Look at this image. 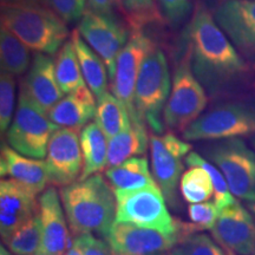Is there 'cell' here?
Masks as SVG:
<instances>
[{
  "label": "cell",
  "instance_id": "obj_1",
  "mask_svg": "<svg viewBox=\"0 0 255 255\" xmlns=\"http://www.w3.org/2000/svg\"><path fill=\"white\" fill-rule=\"evenodd\" d=\"M184 37L191 70L212 96L240 81L246 72L244 59L206 7L197 8Z\"/></svg>",
  "mask_w": 255,
  "mask_h": 255
},
{
  "label": "cell",
  "instance_id": "obj_2",
  "mask_svg": "<svg viewBox=\"0 0 255 255\" xmlns=\"http://www.w3.org/2000/svg\"><path fill=\"white\" fill-rule=\"evenodd\" d=\"M63 208L73 237L97 234L107 240L116 218V199L100 173L62 188Z\"/></svg>",
  "mask_w": 255,
  "mask_h": 255
},
{
  "label": "cell",
  "instance_id": "obj_3",
  "mask_svg": "<svg viewBox=\"0 0 255 255\" xmlns=\"http://www.w3.org/2000/svg\"><path fill=\"white\" fill-rule=\"evenodd\" d=\"M1 25L45 55H55L69 36L65 21L43 5H1Z\"/></svg>",
  "mask_w": 255,
  "mask_h": 255
},
{
  "label": "cell",
  "instance_id": "obj_4",
  "mask_svg": "<svg viewBox=\"0 0 255 255\" xmlns=\"http://www.w3.org/2000/svg\"><path fill=\"white\" fill-rule=\"evenodd\" d=\"M170 73L163 51L154 46L143 60L135 89L139 119L156 133L163 132L162 111L170 95Z\"/></svg>",
  "mask_w": 255,
  "mask_h": 255
},
{
  "label": "cell",
  "instance_id": "obj_5",
  "mask_svg": "<svg viewBox=\"0 0 255 255\" xmlns=\"http://www.w3.org/2000/svg\"><path fill=\"white\" fill-rule=\"evenodd\" d=\"M202 152L221 170L233 195L255 202V152L244 139H215L203 146Z\"/></svg>",
  "mask_w": 255,
  "mask_h": 255
},
{
  "label": "cell",
  "instance_id": "obj_6",
  "mask_svg": "<svg viewBox=\"0 0 255 255\" xmlns=\"http://www.w3.org/2000/svg\"><path fill=\"white\" fill-rule=\"evenodd\" d=\"M58 129L20 85L17 109L6 133L8 145L27 157L43 159L47 155L51 136Z\"/></svg>",
  "mask_w": 255,
  "mask_h": 255
},
{
  "label": "cell",
  "instance_id": "obj_7",
  "mask_svg": "<svg viewBox=\"0 0 255 255\" xmlns=\"http://www.w3.org/2000/svg\"><path fill=\"white\" fill-rule=\"evenodd\" d=\"M255 135V103L228 102L202 114L182 133L186 141H215Z\"/></svg>",
  "mask_w": 255,
  "mask_h": 255
},
{
  "label": "cell",
  "instance_id": "obj_8",
  "mask_svg": "<svg viewBox=\"0 0 255 255\" xmlns=\"http://www.w3.org/2000/svg\"><path fill=\"white\" fill-rule=\"evenodd\" d=\"M207 103L206 89L194 75L186 51L175 71L170 95L163 110L165 127L171 131L183 133L202 115Z\"/></svg>",
  "mask_w": 255,
  "mask_h": 255
},
{
  "label": "cell",
  "instance_id": "obj_9",
  "mask_svg": "<svg viewBox=\"0 0 255 255\" xmlns=\"http://www.w3.org/2000/svg\"><path fill=\"white\" fill-rule=\"evenodd\" d=\"M116 222L132 223L139 227L174 234L178 233L176 220L169 214L164 195L158 186L138 190L116 191Z\"/></svg>",
  "mask_w": 255,
  "mask_h": 255
},
{
  "label": "cell",
  "instance_id": "obj_10",
  "mask_svg": "<svg viewBox=\"0 0 255 255\" xmlns=\"http://www.w3.org/2000/svg\"><path fill=\"white\" fill-rule=\"evenodd\" d=\"M151 168L156 183L163 193L164 199L171 209L181 208L178 197V183L183 175V157H187L191 145L168 132L163 136H150Z\"/></svg>",
  "mask_w": 255,
  "mask_h": 255
},
{
  "label": "cell",
  "instance_id": "obj_11",
  "mask_svg": "<svg viewBox=\"0 0 255 255\" xmlns=\"http://www.w3.org/2000/svg\"><path fill=\"white\" fill-rule=\"evenodd\" d=\"M77 30L88 45L104 60L113 82L117 57L129 40L128 32L121 26L114 14L96 13L89 8L79 20Z\"/></svg>",
  "mask_w": 255,
  "mask_h": 255
},
{
  "label": "cell",
  "instance_id": "obj_12",
  "mask_svg": "<svg viewBox=\"0 0 255 255\" xmlns=\"http://www.w3.org/2000/svg\"><path fill=\"white\" fill-rule=\"evenodd\" d=\"M154 46L148 37L136 32L129 38L116 60V72L111 82V90L126 107L132 123L144 124L136 110L135 89L143 60Z\"/></svg>",
  "mask_w": 255,
  "mask_h": 255
},
{
  "label": "cell",
  "instance_id": "obj_13",
  "mask_svg": "<svg viewBox=\"0 0 255 255\" xmlns=\"http://www.w3.org/2000/svg\"><path fill=\"white\" fill-rule=\"evenodd\" d=\"M46 167L49 183L64 188L79 180L83 171V154L78 131L59 128L47 146Z\"/></svg>",
  "mask_w": 255,
  "mask_h": 255
},
{
  "label": "cell",
  "instance_id": "obj_14",
  "mask_svg": "<svg viewBox=\"0 0 255 255\" xmlns=\"http://www.w3.org/2000/svg\"><path fill=\"white\" fill-rule=\"evenodd\" d=\"M181 240L180 232L167 234L132 223L116 222L111 226L107 241L114 255H152L171 251Z\"/></svg>",
  "mask_w": 255,
  "mask_h": 255
},
{
  "label": "cell",
  "instance_id": "obj_15",
  "mask_svg": "<svg viewBox=\"0 0 255 255\" xmlns=\"http://www.w3.org/2000/svg\"><path fill=\"white\" fill-rule=\"evenodd\" d=\"M212 234L216 242L231 254L253 255L255 251V221L238 201L220 210Z\"/></svg>",
  "mask_w": 255,
  "mask_h": 255
},
{
  "label": "cell",
  "instance_id": "obj_16",
  "mask_svg": "<svg viewBox=\"0 0 255 255\" xmlns=\"http://www.w3.org/2000/svg\"><path fill=\"white\" fill-rule=\"evenodd\" d=\"M38 214L41 226V244L37 255H65L73 246L68 220L55 187L47 188L38 199Z\"/></svg>",
  "mask_w": 255,
  "mask_h": 255
},
{
  "label": "cell",
  "instance_id": "obj_17",
  "mask_svg": "<svg viewBox=\"0 0 255 255\" xmlns=\"http://www.w3.org/2000/svg\"><path fill=\"white\" fill-rule=\"evenodd\" d=\"M37 194L17 181L5 178L0 182V234L2 242L24 222L38 213Z\"/></svg>",
  "mask_w": 255,
  "mask_h": 255
},
{
  "label": "cell",
  "instance_id": "obj_18",
  "mask_svg": "<svg viewBox=\"0 0 255 255\" xmlns=\"http://www.w3.org/2000/svg\"><path fill=\"white\" fill-rule=\"evenodd\" d=\"M214 19L235 46L255 50V0H227L215 9Z\"/></svg>",
  "mask_w": 255,
  "mask_h": 255
},
{
  "label": "cell",
  "instance_id": "obj_19",
  "mask_svg": "<svg viewBox=\"0 0 255 255\" xmlns=\"http://www.w3.org/2000/svg\"><path fill=\"white\" fill-rule=\"evenodd\" d=\"M21 85L31 100L46 114L64 97L56 78L55 62L45 53L34 55L30 71Z\"/></svg>",
  "mask_w": 255,
  "mask_h": 255
},
{
  "label": "cell",
  "instance_id": "obj_20",
  "mask_svg": "<svg viewBox=\"0 0 255 255\" xmlns=\"http://www.w3.org/2000/svg\"><path fill=\"white\" fill-rule=\"evenodd\" d=\"M0 174L17 181L37 195L43 193L49 183L46 162L19 154L8 144L1 146Z\"/></svg>",
  "mask_w": 255,
  "mask_h": 255
},
{
  "label": "cell",
  "instance_id": "obj_21",
  "mask_svg": "<svg viewBox=\"0 0 255 255\" xmlns=\"http://www.w3.org/2000/svg\"><path fill=\"white\" fill-rule=\"evenodd\" d=\"M97 105L95 95L88 85L68 94L50 110V120L59 128H69L82 131L89 121L95 119Z\"/></svg>",
  "mask_w": 255,
  "mask_h": 255
},
{
  "label": "cell",
  "instance_id": "obj_22",
  "mask_svg": "<svg viewBox=\"0 0 255 255\" xmlns=\"http://www.w3.org/2000/svg\"><path fill=\"white\" fill-rule=\"evenodd\" d=\"M114 193L116 191L138 190L145 187L157 186L155 177L149 170L148 159L144 156H135L117 167L105 170Z\"/></svg>",
  "mask_w": 255,
  "mask_h": 255
},
{
  "label": "cell",
  "instance_id": "obj_23",
  "mask_svg": "<svg viewBox=\"0 0 255 255\" xmlns=\"http://www.w3.org/2000/svg\"><path fill=\"white\" fill-rule=\"evenodd\" d=\"M148 149V133L142 123H130L109 139L107 169L117 167L127 159L144 155Z\"/></svg>",
  "mask_w": 255,
  "mask_h": 255
},
{
  "label": "cell",
  "instance_id": "obj_24",
  "mask_svg": "<svg viewBox=\"0 0 255 255\" xmlns=\"http://www.w3.org/2000/svg\"><path fill=\"white\" fill-rule=\"evenodd\" d=\"M71 39L75 44L76 52L81 65L82 75L85 84L95 95L97 100L108 92V69L104 60L95 52L87 41L83 39L78 30L71 32Z\"/></svg>",
  "mask_w": 255,
  "mask_h": 255
},
{
  "label": "cell",
  "instance_id": "obj_25",
  "mask_svg": "<svg viewBox=\"0 0 255 255\" xmlns=\"http://www.w3.org/2000/svg\"><path fill=\"white\" fill-rule=\"evenodd\" d=\"M79 138L83 154V171L79 180H85L107 167L109 142L96 122L83 128Z\"/></svg>",
  "mask_w": 255,
  "mask_h": 255
},
{
  "label": "cell",
  "instance_id": "obj_26",
  "mask_svg": "<svg viewBox=\"0 0 255 255\" xmlns=\"http://www.w3.org/2000/svg\"><path fill=\"white\" fill-rule=\"evenodd\" d=\"M95 122L105 133L108 139H110L129 126L131 120L122 102L108 91L103 97L97 100Z\"/></svg>",
  "mask_w": 255,
  "mask_h": 255
},
{
  "label": "cell",
  "instance_id": "obj_27",
  "mask_svg": "<svg viewBox=\"0 0 255 255\" xmlns=\"http://www.w3.org/2000/svg\"><path fill=\"white\" fill-rule=\"evenodd\" d=\"M30 47L8 28H0V63L1 71L11 75H23L30 65Z\"/></svg>",
  "mask_w": 255,
  "mask_h": 255
},
{
  "label": "cell",
  "instance_id": "obj_28",
  "mask_svg": "<svg viewBox=\"0 0 255 255\" xmlns=\"http://www.w3.org/2000/svg\"><path fill=\"white\" fill-rule=\"evenodd\" d=\"M56 78L64 94H71L85 84L81 65L72 39L66 40L60 47L55 62Z\"/></svg>",
  "mask_w": 255,
  "mask_h": 255
},
{
  "label": "cell",
  "instance_id": "obj_29",
  "mask_svg": "<svg viewBox=\"0 0 255 255\" xmlns=\"http://www.w3.org/2000/svg\"><path fill=\"white\" fill-rule=\"evenodd\" d=\"M6 247L15 255H37L41 244L39 214L32 216L4 241Z\"/></svg>",
  "mask_w": 255,
  "mask_h": 255
},
{
  "label": "cell",
  "instance_id": "obj_30",
  "mask_svg": "<svg viewBox=\"0 0 255 255\" xmlns=\"http://www.w3.org/2000/svg\"><path fill=\"white\" fill-rule=\"evenodd\" d=\"M180 191L188 203L207 202L214 194L212 177L201 167H190L180 181Z\"/></svg>",
  "mask_w": 255,
  "mask_h": 255
},
{
  "label": "cell",
  "instance_id": "obj_31",
  "mask_svg": "<svg viewBox=\"0 0 255 255\" xmlns=\"http://www.w3.org/2000/svg\"><path fill=\"white\" fill-rule=\"evenodd\" d=\"M186 163L189 167H201L203 168L212 177L213 186H214V197H215V205L218 206V208L225 209L227 207L234 205L237 202V200L233 196L231 189H229L227 181H226L225 176L221 173V170L214 165L210 163L208 159L197 154L195 151H190L186 157Z\"/></svg>",
  "mask_w": 255,
  "mask_h": 255
},
{
  "label": "cell",
  "instance_id": "obj_32",
  "mask_svg": "<svg viewBox=\"0 0 255 255\" xmlns=\"http://www.w3.org/2000/svg\"><path fill=\"white\" fill-rule=\"evenodd\" d=\"M219 214L220 209L213 202H201L190 205L188 207L190 223H183L176 220L177 229L180 232L181 238L188 237L194 233L207 231V229L212 231L219 218Z\"/></svg>",
  "mask_w": 255,
  "mask_h": 255
},
{
  "label": "cell",
  "instance_id": "obj_33",
  "mask_svg": "<svg viewBox=\"0 0 255 255\" xmlns=\"http://www.w3.org/2000/svg\"><path fill=\"white\" fill-rule=\"evenodd\" d=\"M170 255H227L212 238L203 233H194L181 238Z\"/></svg>",
  "mask_w": 255,
  "mask_h": 255
},
{
  "label": "cell",
  "instance_id": "obj_34",
  "mask_svg": "<svg viewBox=\"0 0 255 255\" xmlns=\"http://www.w3.org/2000/svg\"><path fill=\"white\" fill-rule=\"evenodd\" d=\"M15 98V81L13 75L1 71L0 76V130L7 131L12 123Z\"/></svg>",
  "mask_w": 255,
  "mask_h": 255
},
{
  "label": "cell",
  "instance_id": "obj_35",
  "mask_svg": "<svg viewBox=\"0 0 255 255\" xmlns=\"http://www.w3.org/2000/svg\"><path fill=\"white\" fill-rule=\"evenodd\" d=\"M88 0H45V4L66 24L81 20Z\"/></svg>",
  "mask_w": 255,
  "mask_h": 255
},
{
  "label": "cell",
  "instance_id": "obj_36",
  "mask_svg": "<svg viewBox=\"0 0 255 255\" xmlns=\"http://www.w3.org/2000/svg\"><path fill=\"white\" fill-rule=\"evenodd\" d=\"M162 13L173 26L182 24L190 12L189 0H158Z\"/></svg>",
  "mask_w": 255,
  "mask_h": 255
},
{
  "label": "cell",
  "instance_id": "obj_37",
  "mask_svg": "<svg viewBox=\"0 0 255 255\" xmlns=\"http://www.w3.org/2000/svg\"><path fill=\"white\" fill-rule=\"evenodd\" d=\"M73 244L81 250L83 255H114L108 241L96 238L94 234L73 237Z\"/></svg>",
  "mask_w": 255,
  "mask_h": 255
},
{
  "label": "cell",
  "instance_id": "obj_38",
  "mask_svg": "<svg viewBox=\"0 0 255 255\" xmlns=\"http://www.w3.org/2000/svg\"><path fill=\"white\" fill-rule=\"evenodd\" d=\"M115 0H88L89 9L96 13L111 15L114 14Z\"/></svg>",
  "mask_w": 255,
  "mask_h": 255
},
{
  "label": "cell",
  "instance_id": "obj_39",
  "mask_svg": "<svg viewBox=\"0 0 255 255\" xmlns=\"http://www.w3.org/2000/svg\"><path fill=\"white\" fill-rule=\"evenodd\" d=\"M127 9L132 12H145L151 8L152 0H124Z\"/></svg>",
  "mask_w": 255,
  "mask_h": 255
},
{
  "label": "cell",
  "instance_id": "obj_40",
  "mask_svg": "<svg viewBox=\"0 0 255 255\" xmlns=\"http://www.w3.org/2000/svg\"><path fill=\"white\" fill-rule=\"evenodd\" d=\"M45 0H1V5H43Z\"/></svg>",
  "mask_w": 255,
  "mask_h": 255
},
{
  "label": "cell",
  "instance_id": "obj_41",
  "mask_svg": "<svg viewBox=\"0 0 255 255\" xmlns=\"http://www.w3.org/2000/svg\"><path fill=\"white\" fill-rule=\"evenodd\" d=\"M65 255H83V253L81 252V250H79V248L76 246L75 244H73V246L70 248L68 252H66Z\"/></svg>",
  "mask_w": 255,
  "mask_h": 255
},
{
  "label": "cell",
  "instance_id": "obj_42",
  "mask_svg": "<svg viewBox=\"0 0 255 255\" xmlns=\"http://www.w3.org/2000/svg\"><path fill=\"white\" fill-rule=\"evenodd\" d=\"M248 207H250L251 212L253 213V215L255 216V202H253V203H250V205H248Z\"/></svg>",
  "mask_w": 255,
  "mask_h": 255
},
{
  "label": "cell",
  "instance_id": "obj_43",
  "mask_svg": "<svg viewBox=\"0 0 255 255\" xmlns=\"http://www.w3.org/2000/svg\"><path fill=\"white\" fill-rule=\"evenodd\" d=\"M152 255H170V253H167V252H165V253H158V254H152Z\"/></svg>",
  "mask_w": 255,
  "mask_h": 255
},
{
  "label": "cell",
  "instance_id": "obj_44",
  "mask_svg": "<svg viewBox=\"0 0 255 255\" xmlns=\"http://www.w3.org/2000/svg\"><path fill=\"white\" fill-rule=\"evenodd\" d=\"M1 255H7V253H6L4 247H1Z\"/></svg>",
  "mask_w": 255,
  "mask_h": 255
},
{
  "label": "cell",
  "instance_id": "obj_45",
  "mask_svg": "<svg viewBox=\"0 0 255 255\" xmlns=\"http://www.w3.org/2000/svg\"><path fill=\"white\" fill-rule=\"evenodd\" d=\"M252 145H253V148L255 149V137L253 139H252Z\"/></svg>",
  "mask_w": 255,
  "mask_h": 255
},
{
  "label": "cell",
  "instance_id": "obj_46",
  "mask_svg": "<svg viewBox=\"0 0 255 255\" xmlns=\"http://www.w3.org/2000/svg\"><path fill=\"white\" fill-rule=\"evenodd\" d=\"M253 255H255V251H254V253H253Z\"/></svg>",
  "mask_w": 255,
  "mask_h": 255
}]
</instances>
